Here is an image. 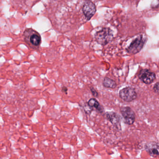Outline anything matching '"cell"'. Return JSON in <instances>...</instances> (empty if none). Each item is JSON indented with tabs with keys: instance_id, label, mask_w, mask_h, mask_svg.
Segmentation results:
<instances>
[{
	"instance_id": "cell-4",
	"label": "cell",
	"mask_w": 159,
	"mask_h": 159,
	"mask_svg": "<svg viewBox=\"0 0 159 159\" xmlns=\"http://www.w3.org/2000/svg\"><path fill=\"white\" fill-rule=\"evenodd\" d=\"M120 97L124 101L130 102L137 97L135 90L131 87H126L121 90L119 93Z\"/></svg>"
},
{
	"instance_id": "cell-6",
	"label": "cell",
	"mask_w": 159,
	"mask_h": 159,
	"mask_svg": "<svg viewBox=\"0 0 159 159\" xmlns=\"http://www.w3.org/2000/svg\"><path fill=\"white\" fill-rule=\"evenodd\" d=\"M139 77L140 80L145 84H149L152 83L155 79L156 75L154 72L151 71L149 70L145 69L140 70Z\"/></svg>"
},
{
	"instance_id": "cell-14",
	"label": "cell",
	"mask_w": 159,
	"mask_h": 159,
	"mask_svg": "<svg viewBox=\"0 0 159 159\" xmlns=\"http://www.w3.org/2000/svg\"><path fill=\"white\" fill-rule=\"evenodd\" d=\"M68 88L66 86L62 87V92L66 94H67Z\"/></svg>"
},
{
	"instance_id": "cell-2",
	"label": "cell",
	"mask_w": 159,
	"mask_h": 159,
	"mask_svg": "<svg viewBox=\"0 0 159 159\" xmlns=\"http://www.w3.org/2000/svg\"><path fill=\"white\" fill-rule=\"evenodd\" d=\"M113 33L109 28H104L95 35L96 41L102 46H105L113 39Z\"/></svg>"
},
{
	"instance_id": "cell-12",
	"label": "cell",
	"mask_w": 159,
	"mask_h": 159,
	"mask_svg": "<svg viewBox=\"0 0 159 159\" xmlns=\"http://www.w3.org/2000/svg\"><path fill=\"white\" fill-rule=\"evenodd\" d=\"M91 92L92 93V94L93 95L94 97H95L97 98L98 96V93L96 90L93 88V87H91Z\"/></svg>"
},
{
	"instance_id": "cell-7",
	"label": "cell",
	"mask_w": 159,
	"mask_h": 159,
	"mask_svg": "<svg viewBox=\"0 0 159 159\" xmlns=\"http://www.w3.org/2000/svg\"><path fill=\"white\" fill-rule=\"evenodd\" d=\"M96 11V7L94 3L90 1L85 2L83 6V12L88 21L95 14Z\"/></svg>"
},
{
	"instance_id": "cell-8",
	"label": "cell",
	"mask_w": 159,
	"mask_h": 159,
	"mask_svg": "<svg viewBox=\"0 0 159 159\" xmlns=\"http://www.w3.org/2000/svg\"><path fill=\"white\" fill-rule=\"evenodd\" d=\"M107 119L116 127L117 129L120 130L121 118L119 114L113 111H109L106 113Z\"/></svg>"
},
{
	"instance_id": "cell-13",
	"label": "cell",
	"mask_w": 159,
	"mask_h": 159,
	"mask_svg": "<svg viewBox=\"0 0 159 159\" xmlns=\"http://www.w3.org/2000/svg\"><path fill=\"white\" fill-rule=\"evenodd\" d=\"M153 89L155 93H159V82H157L154 84Z\"/></svg>"
},
{
	"instance_id": "cell-5",
	"label": "cell",
	"mask_w": 159,
	"mask_h": 159,
	"mask_svg": "<svg viewBox=\"0 0 159 159\" xmlns=\"http://www.w3.org/2000/svg\"><path fill=\"white\" fill-rule=\"evenodd\" d=\"M120 111L125 124L131 125L134 123L135 120V114L132 108L129 107H122Z\"/></svg>"
},
{
	"instance_id": "cell-1",
	"label": "cell",
	"mask_w": 159,
	"mask_h": 159,
	"mask_svg": "<svg viewBox=\"0 0 159 159\" xmlns=\"http://www.w3.org/2000/svg\"><path fill=\"white\" fill-rule=\"evenodd\" d=\"M24 40L30 48L38 50L42 43L39 33L32 28L26 29L23 33Z\"/></svg>"
},
{
	"instance_id": "cell-3",
	"label": "cell",
	"mask_w": 159,
	"mask_h": 159,
	"mask_svg": "<svg viewBox=\"0 0 159 159\" xmlns=\"http://www.w3.org/2000/svg\"><path fill=\"white\" fill-rule=\"evenodd\" d=\"M147 42V39L140 35L134 40L126 49V52L130 54H135L141 51Z\"/></svg>"
},
{
	"instance_id": "cell-9",
	"label": "cell",
	"mask_w": 159,
	"mask_h": 159,
	"mask_svg": "<svg viewBox=\"0 0 159 159\" xmlns=\"http://www.w3.org/2000/svg\"><path fill=\"white\" fill-rule=\"evenodd\" d=\"M146 148L147 151L152 157H156L159 155V146L156 142L148 143Z\"/></svg>"
},
{
	"instance_id": "cell-10",
	"label": "cell",
	"mask_w": 159,
	"mask_h": 159,
	"mask_svg": "<svg viewBox=\"0 0 159 159\" xmlns=\"http://www.w3.org/2000/svg\"><path fill=\"white\" fill-rule=\"evenodd\" d=\"M103 86L106 88L114 89L117 86V84L115 81L108 77H105L103 81Z\"/></svg>"
},
{
	"instance_id": "cell-11",
	"label": "cell",
	"mask_w": 159,
	"mask_h": 159,
	"mask_svg": "<svg viewBox=\"0 0 159 159\" xmlns=\"http://www.w3.org/2000/svg\"><path fill=\"white\" fill-rule=\"evenodd\" d=\"M88 105L90 107L96 109L99 111H102V108L100 106V104L96 98H91L88 101Z\"/></svg>"
}]
</instances>
